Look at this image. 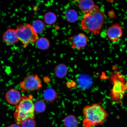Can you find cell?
<instances>
[{
	"mask_svg": "<svg viewBox=\"0 0 127 127\" xmlns=\"http://www.w3.org/2000/svg\"><path fill=\"white\" fill-rule=\"evenodd\" d=\"M105 20L104 12L95 5L91 11L84 15L81 22V27L84 31L91 32L96 36L99 34Z\"/></svg>",
	"mask_w": 127,
	"mask_h": 127,
	"instance_id": "1",
	"label": "cell"
},
{
	"mask_svg": "<svg viewBox=\"0 0 127 127\" xmlns=\"http://www.w3.org/2000/svg\"><path fill=\"white\" fill-rule=\"evenodd\" d=\"M84 118L82 121L84 127H91L102 125L109 115L102 106L93 103L85 106L82 111Z\"/></svg>",
	"mask_w": 127,
	"mask_h": 127,
	"instance_id": "2",
	"label": "cell"
},
{
	"mask_svg": "<svg viewBox=\"0 0 127 127\" xmlns=\"http://www.w3.org/2000/svg\"><path fill=\"white\" fill-rule=\"evenodd\" d=\"M32 98L31 95L23 96L15 105L14 117L17 124L20 125L27 119H34L35 110Z\"/></svg>",
	"mask_w": 127,
	"mask_h": 127,
	"instance_id": "3",
	"label": "cell"
},
{
	"mask_svg": "<svg viewBox=\"0 0 127 127\" xmlns=\"http://www.w3.org/2000/svg\"><path fill=\"white\" fill-rule=\"evenodd\" d=\"M110 79L113 87L111 91V98L113 102L120 103L123 99L125 92L127 91V80L123 74L118 72L113 73Z\"/></svg>",
	"mask_w": 127,
	"mask_h": 127,
	"instance_id": "4",
	"label": "cell"
},
{
	"mask_svg": "<svg viewBox=\"0 0 127 127\" xmlns=\"http://www.w3.org/2000/svg\"><path fill=\"white\" fill-rule=\"evenodd\" d=\"M15 30L19 40L23 44L24 48L30 43H34L39 38L32 25L29 24L17 25Z\"/></svg>",
	"mask_w": 127,
	"mask_h": 127,
	"instance_id": "5",
	"label": "cell"
},
{
	"mask_svg": "<svg viewBox=\"0 0 127 127\" xmlns=\"http://www.w3.org/2000/svg\"><path fill=\"white\" fill-rule=\"evenodd\" d=\"M42 86L41 79L37 75L33 74L27 76L20 84L21 88L28 91L38 90Z\"/></svg>",
	"mask_w": 127,
	"mask_h": 127,
	"instance_id": "6",
	"label": "cell"
},
{
	"mask_svg": "<svg viewBox=\"0 0 127 127\" xmlns=\"http://www.w3.org/2000/svg\"><path fill=\"white\" fill-rule=\"evenodd\" d=\"M89 39V37L85 34L80 33L69 37L68 40L71 48L80 50L86 46Z\"/></svg>",
	"mask_w": 127,
	"mask_h": 127,
	"instance_id": "7",
	"label": "cell"
},
{
	"mask_svg": "<svg viewBox=\"0 0 127 127\" xmlns=\"http://www.w3.org/2000/svg\"><path fill=\"white\" fill-rule=\"evenodd\" d=\"M108 38L112 42H116L123 36V29L120 24L116 23L108 28L107 31Z\"/></svg>",
	"mask_w": 127,
	"mask_h": 127,
	"instance_id": "8",
	"label": "cell"
},
{
	"mask_svg": "<svg viewBox=\"0 0 127 127\" xmlns=\"http://www.w3.org/2000/svg\"><path fill=\"white\" fill-rule=\"evenodd\" d=\"M2 38L6 44L12 45L19 41L15 29H8L3 34Z\"/></svg>",
	"mask_w": 127,
	"mask_h": 127,
	"instance_id": "9",
	"label": "cell"
},
{
	"mask_svg": "<svg viewBox=\"0 0 127 127\" xmlns=\"http://www.w3.org/2000/svg\"><path fill=\"white\" fill-rule=\"evenodd\" d=\"M5 98L9 104L15 105L20 102L22 97L19 92L15 89H12L6 93Z\"/></svg>",
	"mask_w": 127,
	"mask_h": 127,
	"instance_id": "10",
	"label": "cell"
},
{
	"mask_svg": "<svg viewBox=\"0 0 127 127\" xmlns=\"http://www.w3.org/2000/svg\"><path fill=\"white\" fill-rule=\"evenodd\" d=\"M78 7L82 12L85 14L88 13L94 8L95 4L92 0H82L78 2Z\"/></svg>",
	"mask_w": 127,
	"mask_h": 127,
	"instance_id": "11",
	"label": "cell"
},
{
	"mask_svg": "<svg viewBox=\"0 0 127 127\" xmlns=\"http://www.w3.org/2000/svg\"><path fill=\"white\" fill-rule=\"evenodd\" d=\"M68 69L66 65L63 64H60L56 66L54 70L56 76L59 78H63L67 73Z\"/></svg>",
	"mask_w": 127,
	"mask_h": 127,
	"instance_id": "12",
	"label": "cell"
},
{
	"mask_svg": "<svg viewBox=\"0 0 127 127\" xmlns=\"http://www.w3.org/2000/svg\"><path fill=\"white\" fill-rule=\"evenodd\" d=\"M63 123L65 127H77L79 124L77 118L72 115L67 116L64 119Z\"/></svg>",
	"mask_w": 127,
	"mask_h": 127,
	"instance_id": "13",
	"label": "cell"
},
{
	"mask_svg": "<svg viewBox=\"0 0 127 127\" xmlns=\"http://www.w3.org/2000/svg\"><path fill=\"white\" fill-rule=\"evenodd\" d=\"M65 17L66 20L70 23L75 22L78 19V14L74 9H69L66 12Z\"/></svg>",
	"mask_w": 127,
	"mask_h": 127,
	"instance_id": "14",
	"label": "cell"
},
{
	"mask_svg": "<svg viewBox=\"0 0 127 127\" xmlns=\"http://www.w3.org/2000/svg\"><path fill=\"white\" fill-rule=\"evenodd\" d=\"M36 43V47L41 50H46L50 47V41L45 37L39 38Z\"/></svg>",
	"mask_w": 127,
	"mask_h": 127,
	"instance_id": "15",
	"label": "cell"
},
{
	"mask_svg": "<svg viewBox=\"0 0 127 127\" xmlns=\"http://www.w3.org/2000/svg\"><path fill=\"white\" fill-rule=\"evenodd\" d=\"M44 97L46 101L49 102L54 101L57 96V92L51 88H48L44 91Z\"/></svg>",
	"mask_w": 127,
	"mask_h": 127,
	"instance_id": "16",
	"label": "cell"
},
{
	"mask_svg": "<svg viewBox=\"0 0 127 127\" xmlns=\"http://www.w3.org/2000/svg\"><path fill=\"white\" fill-rule=\"evenodd\" d=\"M32 25L37 34H40L43 32L45 30V24L40 20H38L34 21Z\"/></svg>",
	"mask_w": 127,
	"mask_h": 127,
	"instance_id": "17",
	"label": "cell"
},
{
	"mask_svg": "<svg viewBox=\"0 0 127 127\" xmlns=\"http://www.w3.org/2000/svg\"><path fill=\"white\" fill-rule=\"evenodd\" d=\"M57 20V17L53 12H48L44 16V21L45 23L49 25L53 24Z\"/></svg>",
	"mask_w": 127,
	"mask_h": 127,
	"instance_id": "18",
	"label": "cell"
},
{
	"mask_svg": "<svg viewBox=\"0 0 127 127\" xmlns=\"http://www.w3.org/2000/svg\"><path fill=\"white\" fill-rule=\"evenodd\" d=\"M35 111L39 113L44 112L45 110L46 105L45 102L43 101L39 100L36 101L34 103Z\"/></svg>",
	"mask_w": 127,
	"mask_h": 127,
	"instance_id": "19",
	"label": "cell"
},
{
	"mask_svg": "<svg viewBox=\"0 0 127 127\" xmlns=\"http://www.w3.org/2000/svg\"><path fill=\"white\" fill-rule=\"evenodd\" d=\"M20 125L21 127H36V124L34 119H28L22 122Z\"/></svg>",
	"mask_w": 127,
	"mask_h": 127,
	"instance_id": "20",
	"label": "cell"
},
{
	"mask_svg": "<svg viewBox=\"0 0 127 127\" xmlns=\"http://www.w3.org/2000/svg\"><path fill=\"white\" fill-rule=\"evenodd\" d=\"M7 127H21L19 125L17 124H12L9 125Z\"/></svg>",
	"mask_w": 127,
	"mask_h": 127,
	"instance_id": "21",
	"label": "cell"
},
{
	"mask_svg": "<svg viewBox=\"0 0 127 127\" xmlns=\"http://www.w3.org/2000/svg\"><path fill=\"white\" fill-rule=\"evenodd\" d=\"M126 87L127 90V80L126 82Z\"/></svg>",
	"mask_w": 127,
	"mask_h": 127,
	"instance_id": "22",
	"label": "cell"
}]
</instances>
